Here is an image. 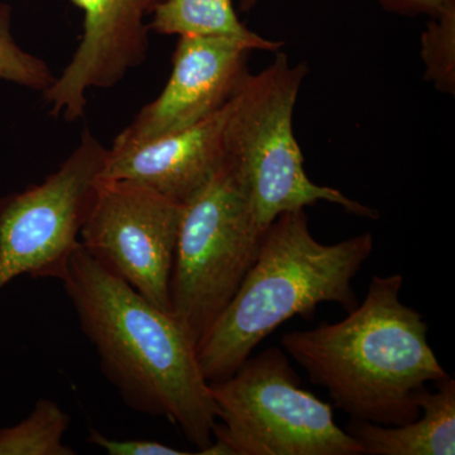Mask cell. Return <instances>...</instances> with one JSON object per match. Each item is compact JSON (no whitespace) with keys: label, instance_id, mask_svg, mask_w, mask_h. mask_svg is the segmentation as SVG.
Wrapping results in <instances>:
<instances>
[{"label":"cell","instance_id":"cell-1","mask_svg":"<svg viewBox=\"0 0 455 455\" xmlns=\"http://www.w3.org/2000/svg\"><path fill=\"white\" fill-rule=\"evenodd\" d=\"M62 283L100 368L132 409L166 418L200 451L217 424L196 341L171 311L161 309L80 245Z\"/></svg>","mask_w":455,"mask_h":455},{"label":"cell","instance_id":"cell-2","mask_svg":"<svg viewBox=\"0 0 455 455\" xmlns=\"http://www.w3.org/2000/svg\"><path fill=\"white\" fill-rule=\"evenodd\" d=\"M403 276H373L366 298L341 322L284 334V352L353 420L395 427L421 415L427 383L448 377L427 324L401 301Z\"/></svg>","mask_w":455,"mask_h":455},{"label":"cell","instance_id":"cell-3","mask_svg":"<svg viewBox=\"0 0 455 455\" xmlns=\"http://www.w3.org/2000/svg\"><path fill=\"white\" fill-rule=\"evenodd\" d=\"M372 233L323 244L305 209L278 215L232 300L196 344L206 381L235 372L253 349L292 317L311 319L316 307H357L353 280L373 252Z\"/></svg>","mask_w":455,"mask_h":455},{"label":"cell","instance_id":"cell-4","mask_svg":"<svg viewBox=\"0 0 455 455\" xmlns=\"http://www.w3.org/2000/svg\"><path fill=\"white\" fill-rule=\"evenodd\" d=\"M275 55L265 70L244 77L230 100L224 131V164L241 182L257 226L267 232L278 215L319 202L379 220V212L307 176L292 121L309 68L292 65L281 51Z\"/></svg>","mask_w":455,"mask_h":455},{"label":"cell","instance_id":"cell-5","mask_svg":"<svg viewBox=\"0 0 455 455\" xmlns=\"http://www.w3.org/2000/svg\"><path fill=\"white\" fill-rule=\"evenodd\" d=\"M209 388L215 455H362L357 440L335 423L333 407L301 387L278 347L248 358Z\"/></svg>","mask_w":455,"mask_h":455},{"label":"cell","instance_id":"cell-6","mask_svg":"<svg viewBox=\"0 0 455 455\" xmlns=\"http://www.w3.org/2000/svg\"><path fill=\"white\" fill-rule=\"evenodd\" d=\"M263 232L226 164L184 204L170 278L171 313L200 340L252 267Z\"/></svg>","mask_w":455,"mask_h":455},{"label":"cell","instance_id":"cell-7","mask_svg":"<svg viewBox=\"0 0 455 455\" xmlns=\"http://www.w3.org/2000/svg\"><path fill=\"white\" fill-rule=\"evenodd\" d=\"M108 148L92 132L44 182L0 199V290L27 275L62 280L94 199Z\"/></svg>","mask_w":455,"mask_h":455},{"label":"cell","instance_id":"cell-8","mask_svg":"<svg viewBox=\"0 0 455 455\" xmlns=\"http://www.w3.org/2000/svg\"><path fill=\"white\" fill-rule=\"evenodd\" d=\"M184 204L154 188L100 180L80 243L146 300L171 311L170 278Z\"/></svg>","mask_w":455,"mask_h":455},{"label":"cell","instance_id":"cell-9","mask_svg":"<svg viewBox=\"0 0 455 455\" xmlns=\"http://www.w3.org/2000/svg\"><path fill=\"white\" fill-rule=\"evenodd\" d=\"M83 13L82 40L70 62L44 92L51 114L82 118L92 90L110 89L146 61L147 17L164 0H71Z\"/></svg>","mask_w":455,"mask_h":455},{"label":"cell","instance_id":"cell-10","mask_svg":"<svg viewBox=\"0 0 455 455\" xmlns=\"http://www.w3.org/2000/svg\"><path fill=\"white\" fill-rule=\"evenodd\" d=\"M251 52L229 38L180 36L166 86L114 142L154 140L187 130L217 113L241 88Z\"/></svg>","mask_w":455,"mask_h":455},{"label":"cell","instance_id":"cell-11","mask_svg":"<svg viewBox=\"0 0 455 455\" xmlns=\"http://www.w3.org/2000/svg\"><path fill=\"white\" fill-rule=\"evenodd\" d=\"M229 103L187 130L142 142H113L100 180H124L187 204L221 169Z\"/></svg>","mask_w":455,"mask_h":455},{"label":"cell","instance_id":"cell-12","mask_svg":"<svg viewBox=\"0 0 455 455\" xmlns=\"http://www.w3.org/2000/svg\"><path fill=\"white\" fill-rule=\"evenodd\" d=\"M435 385V391L420 395L421 415L409 423L386 427L350 419L346 430L362 455H454L455 379L448 376Z\"/></svg>","mask_w":455,"mask_h":455},{"label":"cell","instance_id":"cell-13","mask_svg":"<svg viewBox=\"0 0 455 455\" xmlns=\"http://www.w3.org/2000/svg\"><path fill=\"white\" fill-rule=\"evenodd\" d=\"M148 27L158 35L229 38L251 51L277 52L283 46V42L267 40L242 25L232 0H164Z\"/></svg>","mask_w":455,"mask_h":455},{"label":"cell","instance_id":"cell-14","mask_svg":"<svg viewBox=\"0 0 455 455\" xmlns=\"http://www.w3.org/2000/svg\"><path fill=\"white\" fill-rule=\"evenodd\" d=\"M68 425V412L55 401L40 398L25 420L0 429V455H74L64 444Z\"/></svg>","mask_w":455,"mask_h":455},{"label":"cell","instance_id":"cell-15","mask_svg":"<svg viewBox=\"0 0 455 455\" xmlns=\"http://www.w3.org/2000/svg\"><path fill=\"white\" fill-rule=\"evenodd\" d=\"M421 59L425 77L439 92L455 94V0L430 18L421 36Z\"/></svg>","mask_w":455,"mask_h":455},{"label":"cell","instance_id":"cell-16","mask_svg":"<svg viewBox=\"0 0 455 455\" xmlns=\"http://www.w3.org/2000/svg\"><path fill=\"white\" fill-rule=\"evenodd\" d=\"M0 79L44 94L55 82L50 66L20 49L12 35V9L0 4Z\"/></svg>","mask_w":455,"mask_h":455},{"label":"cell","instance_id":"cell-17","mask_svg":"<svg viewBox=\"0 0 455 455\" xmlns=\"http://www.w3.org/2000/svg\"><path fill=\"white\" fill-rule=\"evenodd\" d=\"M88 443L103 449L109 455H188L190 451L169 447L156 440L112 439L98 430H90Z\"/></svg>","mask_w":455,"mask_h":455},{"label":"cell","instance_id":"cell-18","mask_svg":"<svg viewBox=\"0 0 455 455\" xmlns=\"http://www.w3.org/2000/svg\"><path fill=\"white\" fill-rule=\"evenodd\" d=\"M391 13L401 16L435 17L447 4L448 0H376Z\"/></svg>","mask_w":455,"mask_h":455},{"label":"cell","instance_id":"cell-19","mask_svg":"<svg viewBox=\"0 0 455 455\" xmlns=\"http://www.w3.org/2000/svg\"><path fill=\"white\" fill-rule=\"evenodd\" d=\"M259 0H241V4H239V9L242 12H251L257 4H259Z\"/></svg>","mask_w":455,"mask_h":455}]
</instances>
